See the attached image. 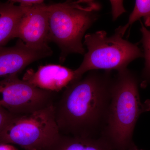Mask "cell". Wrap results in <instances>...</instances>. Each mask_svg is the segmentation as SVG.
<instances>
[{
    "mask_svg": "<svg viewBox=\"0 0 150 150\" xmlns=\"http://www.w3.org/2000/svg\"><path fill=\"white\" fill-rule=\"evenodd\" d=\"M111 71H90L65 88L54 106L61 134L99 138L107 123L113 79Z\"/></svg>",
    "mask_w": 150,
    "mask_h": 150,
    "instance_id": "1",
    "label": "cell"
},
{
    "mask_svg": "<svg viewBox=\"0 0 150 150\" xmlns=\"http://www.w3.org/2000/svg\"><path fill=\"white\" fill-rule=\"evenodd\" d=\"M140 79L127 69L114 77L107 123L101 137L113 150H129L136 123L141 114L150 110V100L142 102L139 93Z\"/></svg>",
    "mask_w": 150,
    "mask_h": 150,
    "instance_id": "2",
    "label": "cell"
},
{
    "mask_svg": "<svg viewBox=\"0 0 150 150\" xmlns=\"http://www.w3.org/2000/svg\"><path fill=\"white\" fill-rule=\"evenodd\" d=\"M101 8L99 2L90 0L67 1L48 5V42L59 46L61 63L69 54H85L83 38L98 18Z\"/></svg>",
    "mask_w": 150,
    "mask_h": 150,
    "instance_id": "3",
    "label": "cell"
},
{
    "mask_svg": "<svg viewBox=\"0 0 150 150\" xmlns=\"http://www.w3.org/2000/svg\"><path fill=\"white\" fill-rule=\"evenodd\" d=\"M124 34L120 26L109 37L103 30L86 34L83 44L88 51L80 66L74 70L73 82L80 79L90 71H119L127 69L128 65L135 59L144 57L143 52L137 44L123 39Z\"/></svg>",
    "mask_w": 150,
    "mask_h": 150,
    "instance_id": "4",
    "label": "cell"
},
{
    "mask_svg": "<svg viewBox=\"0 0 150 150\" xmlns=\"http://www.w3.org/2000/svg\"><path fill=\"white\" fill-rule=\"evenodd\" d=\"M60 135L53 105L16 115L0 136V144H14L25 150H45Z\"/></svg>",
    "mask_w": 150,
    "mask_h": 150,
    "instance_id": "5",
    "label": "cell"
},
{
    "mask_svg": "<svg viewBox=\"0 0 150 150\" xmlns=\"http://www.w3.org/2000/svg\"><path fill=\"white\" fill-rule=\"evenodd\" d=\"M55 94L20 79L17 74L0 81V105L15 115L27 114L53 105Z\"/></svg>",
    "mask_w": 150,
    "mask_h": 150,
    "instance_id": "6",
    "label": "cell"
},
{
    "mask_svg": "<svg viewBox=\"0 0 150 150\" xmlns=\"http://www.w3.org/2000/svg\"><path fill=\"white\" fill-rule=\"evenodd\" d=\"M48 5L39 4L28 7L13 35L27 46L40 48L48 46Z\"/></svg>",
    "mask_w": 150,
    "mask_h": 150,
    "instance_id": "7",
    "label": "cell"
},
{
    "mask_svg": "<svg viewBox=\"0 0 150 150\" xmlns=\"http://www.w3.org/2000/svg\"><path fill=\"white\" fill-rule=\"evenodd\" d=\"M53 54L49 46L33 48L18 39L12 47H0V77L18 74L31 63Z\"/></svg>",
    "mask_w": 150,
    "mask_h": 150,
    "instance_id": "8",
    "label": "cell"
},
{
    "mask_svg": "<svg viewBox=\"0 0 150 150\" xmlns=\"http://www.w3.org/2000/svg\"><path fill=\"white\" fill-rule=\"evenodd\" d=\"M22 79L43 90L59 92L74 80V70L50 64L40 66L36 71L28 70Z\"/></svg>",
    "mask_w": 150,
    "mask_h": 150,
    "instance_id": "9",
    "label": "cell"
},
{
    "mask_svg": "<svg viewBox=\"0 0 150 150\" xmlns=\"http://www.w3.org/2000/svg\"><path fill=\"white\" fill-rule=\"evenodd\" d=\"M14 3L0 2V47L13 38L17 26L28 7Z\"/></svg>",
    "mask_w": 150,
    "mask_h": 150,
    "instance_id": "10",
    "label": "cell"
},
{
    "mask_svg": "<svg viewBox=\"0 0 150 150\" xmlns=\"http://www.w3.org/2000/svg\"><path fill=\"white\" fill-rule=\"evenodd\" d=\"M45 150H113L102 139L65 136L59 138Z\"/></svg>",
    "mask_w": 150,
    "mask_h": 150,
    "instance_id": "11",
    "label": "cell"
},
{
    "mask_svg": "<svg viewBox=\"0 0 150 150\" xmlns=\"http://www.w3.org/2000/svg\"><path fill=\"white\" fill-rule=\"evenodd\" d=\"M141 24L140 30L142 35L141 42L144 48L145 64L140 79V85L143 88H145L150 84V30L147 29L142 22Z\"/></svg>",
    "mask_w": 150,
    "mask_h": 150,
    "instance_id": "12",
    "label": "cell"
},
{
    "mask_svg": "<svg viewBox=\"0 0 150 150\" xmlns=\"http://www.w3.org/2000/svg\"><path fill=\"white\" fill-rule=\"evenodd\" d=\"M143 18L145 25L150 26V0H137L130 16L127 24L121 26V29L125 33L127 29L134 23Z\"/></svg>",
    "mask_w": 150,
    "mask_h": 150,
    "instance_id": "13",
    "label": "cell"
},
{
    "mask_svg": "<svg viewBox=\"0 0 150 150\" xmlns=\"http://www.w3.org/2000/svg\"><path fill=\"white\" fill-rule=\"evenodd\" d=\"M15 115L0 105V136Z\"/></svg>",
    "mask_w": 150,
    "mask_h": 150,
    "instance_id": "14",
    "label": "cell"
},
{
    "mask_svg": "<svg viewBox=\"0 0 150 150\" xmlns=\"http://www.w3.org/2000/svg\"><path fill=\"white\" fill-rule=\"evenodd\" d=\"M14 3L26 7H30L36 5L42 4L44 1L41 0H18L13 1Z\"/></svg>",
    "mask_w": 150,
    "mask_h": 150,
    "instance_id": "15",
    "label": "cell"
},
{
    "mask_svg": "<svg viewBox=\"0 0 150 150\" xmlns=\"http://www.w3.org/2000/svg\"><path fill=\"white\" fill-rule=\"evenodd\" d=\"M0 150H18L10 144H0Z\"/></svg>",
    "mask_w": 150,
    "mask_h": 150,
    "instance_id": "16",
    "label": "cell"
},
{
    "mask_svg": "<svg viewBox=\"0 0 150 150\" xmlns=\"http://www.w3.org/2000/svg\"><path fill=\"white\" fill-rule=\"evenodd\" d=\"M129 150H144L143 149H139L138 148V147L136 145L134 146H133V147L131 148Z\"/></svg>",
    "mask_w": 150,
    "mask_h": 150,
    "instance_id": "17",
    "label": "cell"
}]
</instances>
